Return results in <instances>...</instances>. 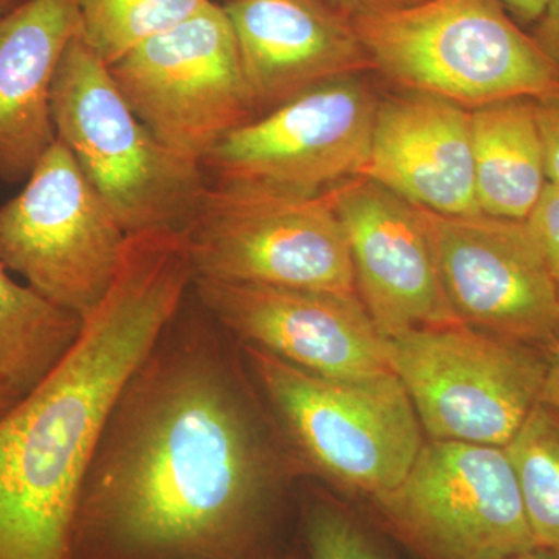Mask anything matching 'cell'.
<instances>
[{"label":"cell","mask_w":559,"mask_h":559,"mask_svg":"<svg viewBox=\"0 0 559 559\" xmlns=\"http://www.w3.org/2000/svg\"><path fill=\"white\" fill-rule=\"evenodd\" d=\"M193 299L106 419L73 559H245L270 525L293 454L253 400L223 326Z\"/></svg>","instance_id":"obj_1"},{"label":"cell","mask_w":559,"mask_h":559,"mask_svg":"<svg viewBox=\"0 0 559 559\" xmlns=\"http://www.w3.org/2000/svg\"><path fill=\"white\" fill-rule=\"evenodd\" d=\"M193 280L183 231L130 235L72 347L0 412V559H73L81 491L106 419Z\"/></svg>","instance_id":"obj_2"},{"label":"cell","mask_w":559,"mask_h":559,"mask_svg":"<svg viewBox=\"0 0 559 559\" xmlns=\"http://www.w3.org/2000/svg\"><path fill=\"white\" fill-rule=\"evenodd\" d=\"M51 114L57 139L127 235L189 229L209 189L201 165L148 130L80 32L55 76Z\"/></svg>","instance_id":"obj_3"},{"label":"cell","mask_w":559,"mask_h":559,"mask_svg":"<svg viewBox=\"0 0 559 559\" xmlns=\"http://www.w3.org/2000/svg\"><path fill=\"white\" fill-rule=\"evenodd\" d=\"M374 72L476 109L538 98L559 72L500 0H423L353 20Z\"/></svg>","instance_id":"obj_4"},{"label":"cell","mask_w":559,"mask_h":559,"mask_svg":"<svg viewBox=\"0 0 559 559\" xmlns=\"http://www.w3.org/2000/svg\"><path fill=\"white\" fill-rule=\"evenodd\" d=\"M241 348L250 378L296 462L370 498L406 477L425 440L414 404L395 373L333 380L263 349Z\"/></svg>","instance_id":"obj_5"},{"label":"cell","mask_w":559,"mask_h":559,"mask_svg":"<svg viewBox=\"0 0 559 559\" xmlns=\"http://www.w3.org/2000/svg\"><path fill=\"white\" fill-rule=\"evenodd\" d=\"M186 235L194 278L358 296L329 190L209 183Z\"/></svg>","instance_id":"obj_6"},{"label":"cell","mask_w":559,"mask_h":559,"mask_svg":"<svg viewBox=\"0 0 559 559\" xmlns=\"http://www.w3.org/2000/svg\"><path fill=\"white\" fill-rule=\"evenodd\" d=\"M384 353L432 440L506 448L546 380V349L463 323L384 337Z\"/></svg>","instance_id":"obj_7"},{"label":"cell","mask_w":559,"mask_h":559,"mask_svg":"<svg viewBox=\"0 0 559 559\" xmlns=\"http://www.w3.org/2000/svg\"><path fill=\"white\" fill-rule=\"evenodd\" d=\"M371 500L421 559H506L536 547L502 447L425 441L406 477Z\"/></svg>","instance_id":"obj_8"},{"label":"cell","mask_w":559,"mask_h":559,"mask_svg":"<svg viewBox=\"0 0 559 559\" xmlns=\"http://www.w3.org/2000/svg\"><path fill=\"white\" fill-rule=\"evenodd\" d=\"M128 237L60 139L0 205V263L81 320L112 285Z\"/></svg>","instance_id":"obj_9"},{"label":"cell","mask_w":559,"mask_h":559,"mask_svg":"<svg viewBox=\"0 0 559 559\" xmlns=\"http://www.w3.org/2000/svg\"><path fill=\"white\" fill-rule=\"evenodd\" d=\"M109 69L148 130L197 164L257 119L237 36L226 10L213 0Z\"/></svg>","instance_id":"obj_10"},{"label":"cell","mask_w":559,"mask_h":559,"mask_svg":"<svg viewBox=\"0 0 559 559\" xmlns=\"http://www.w3.org/2000/svg\"><path fill=\"white\" fill-rule=\"evenodd\" d=\"M378 105L364 75L322 84L230 132L202 171L218 186L322 193L362 173Z\"/></svg>","instance_id":"obj_11"},{"label":"cell","mask_w":559,"mask_h":559,"mask_svg":"<svg viewBox=\"0 0 559 559\" xmlns=\"http://www.w3.org/2000/svg\"><path fill=\"white\" fill-rule=\"evenodd\" d=\"M418 210L460 323L547 352L559 333V296L528 221Z\"/></svg>","instance_id":"obj_12"},{"label":"cell","mask_w":559,"mask_h":559,"mask_svg":"<svg viewBox=\"0 0 559 559\" xmlns=\"http://www.w3.org/2000/svg\"><path fill=\"white\" fill-rule=\"evenodd\" d=\"M194 296L241 345L333 378L393 373L384 336L355 294L194 278Z\"/></svg>","instance_id":"obj_13"},{"label":"cell","mask_w":559,"mask_h":559,"mask_svg":"<svg viewBox=\"0 0 559 559\" xmlns=\"http://www.w3.org/2000/svg\"><path fill=\"white\" fill-rule=\"evenodd\" d=\"M329 191L347 238L356 294L382 336L460 323L417 205L364 176Z\"/></svg>","instance_id":"obj_14"},{"label":"cell","mask_w":559,"mask_h":559,"mask_svg":"<svg viewBox=\"0 0 559 559\" xmlns=\"http://www.w3.org/2000/svg\"><path fill=\"white\" fill-rule=\"evenodd\" d=\"M257 117L305 92L374 72L355 22L329 0H226Z\"/></svg>","instance_id":"obj_15"},{"label":"cell","mask_w":559,"mask_h":559,"mask_svg":"<svg viewBox=\"0 0 559 559\" xmlns=\"http://www.w3.org/2000/svg\"><path fill=\"white\" fill-rule=\"evenodd\" d=\"M360 176L440 215H480L474 183L471 110L404 91L380 100Z\"/></svg>","instance_id":"obj_16"},{"label":"cell","mask_w":559,"mask_h":559,"mask_svg":"<svg viewBox=\"0 0 559 559\" xmlns=\"http://www.w3.org/2000/svg\"><path fill=\"white\" fill-rule=\"evenodd\" d=\"M79 0H22L0 20V180L22 182L57 140L51 91Z\"/></svg>","instance_id":"obj_17"},{"label":"cell","mask_w":559,"mask_h":559,"mask_svg":"<svg viewBox=\"0 0 559 559\" xmlns=\"http://www.w3.org/2000/svg\"><path fill=\"white\" fill-rule=\"evenodd\" d=\"M471 134L481 215L527 221L549 183L535 98L471 109Z\"/></svg>","instance_id":"obj_18"},{"label":"cell","mask_w":559,"mask_h":559,"mask_svg":"<svg viewBox=\"0 0 559 559\" xmlns=\"http://www.w3.org/2000/svg\"><path fill=\"white\" fill-rule=\"evenodd\" d=\"M83 320L20 285L0 263V384L17 399L35 389L79 337Z\"/></svg>","instance_id":"obj_19"},{"label":"cell","mask_w":559,"mask_h":559,"mask_svg":"<svg viewBox=\"0 0 559 559\" xmlns=\"http://www.w3.org/2000/svg\"><path fill=\"white\" fill-rule=\"evenodd\" d=\"M506 451L536 547L559 555V411L536 404Z\"/></svg>","instance_id":"obj_20"},{"label":"cell","mask_w":559,"mask_h":559,"mask_svg":"<svg viewBox=\"0 0 559 559\" xmlns=\"http://www.w3.org/2000/svg\"><path fill=\"white\" fill-rule=\"evenodd\" d=\"M209 0H79L80 35L108 66L167 32Z\"/></svg>","instance_id":"obj_21"},{"label":"cell","mask_w":559,"mask_h":559,"mask_svg":"<svg viewBox=\"0 0 559 559\" xmlns=\"http://www.w3.org/2000/svg\"><path fill=\"white\" fill-rule=\"evenodd\" d=\"M305 540L310 559H392L358 518L326 500L305 513Z\"/></svg>","instance_id":"obj_22"},{"label":"cell","mask_w":559,"mask_h":559,"mask_svg":"<svg viewBox=\"0 0 559 559\" xmlns=\"http://www.w3.org/2000/svg\"><path fill=\"white\" fill-rule=\"evenodd\" d=\"M527 221L549 264L559 296V190L547 183Z\"/></svg>","instance_id":"obj_23"},{"label":"cell","mask_w":559,"mask_h":559,"mask_svg":"<svg viewBox=\"0 0 559 559\" xmlns=\"http://www.w3.org/2000/svg\"><path fill=\"white\" fill-rule=\"evenodd\" d=\"M535 110L543 140L547 182L559 190V87L535 98Z\"/></svg>","instance_id":"obj_24"},{"label":"cell","mask_w":559,"mask_h":559,"mask_svg":"<svg viewBox=\"0 0 559 559\" xmlns=\"http://www.w3.org/2000/svg\"><path fill=\"white\" fill-rule=\"evenodd\" d=\"M528 35L559 72V0H549Z\"/></svg>","instance_id":"obj_25"},{"label":"cell","mask_w":559,"mask_h":559,"mask_svg":"<svg viewBox=\"0 0 559 559\" xmlns=\"http://www.w3.org/2000/svg\"><path fill=\"white\" fill-rule=\"evenodd\" d=\"M329 2L355 20V17L382 13V11L406 9L423 0H329Z\"/></svg>","instance_id":"obj_26"},{"label":"cell","mask_w":559,"mask_h":559,"mask_svg":"<svg viewBox=\"0 0 559 559\" xmlns=\"http://www.w3.org/2000/svg\"><path fill=\"white\" fill-rule=\"evenodd\" d=\"M539 403L559 411V333L547 349V371Z\"/></svg>","instance_id":"obj_27"},{"label":"cell","mask_w":559,"mask_h":559,"mask_svg":"<svg viewBox=\"0 0 559 559\" xmlns=\"http://www.w3.org/2000/svg\"><path fill=\"white\" fill-rule=\"evenodd\" d=\"M500 2L518 24H533L546 10L549 0H500Z\"/></svg>","instance_id":"obj_28"},{"label":"cell","mask_w":559,"mask_h":559,"mask_svg":"<svg viewBox=\"0 0 559 559\" xmlns=\"http://www.w3.org/2000/svg\"><path fill=\"white\" fill-rule=\"evenodd\" d=\"M506 559H559V555L555 554V551L540 549V547H535V549L527 550L524 551V554H518L514 555V557Z\"/></svg>","instance_id":"obj_29"},{"label":"cell","mask_w":559,"mask_h":559,"mask_svg":"<svg viewBox=\"0 0 559 559\" xmlns=\"http://www.w3.org/2000/svg\"><path fill=\"white\" fill-rule=\"evenodd\" d=\"M17 400V396L14 395L11 390L7 389L5 385L0 384V412L7 409L11 403Z\"/></svg>","instance_id":"obj_30"},{"label":"cell","mask_w":559,"mask_h":559,"mask_svg":"<svg viewBox=\"0 0 559 559\" xmlns=\"http://www.w3.org/2000/svg\"><path fill=\"white\" fill-rule=\"evenodd\" d=\"M21 2L22 0H0V20H2L3 16H7L10 11L16 9Z\"/></svg>","instance_id":"obj_31"},{"label":"cell","mask_w":559,"mask_h":559,"mask_svg":"<svg viewBox=\"0 0 559 559\" xmlns=\"http://www.w3.org/2000/svg\"><path fill=\"white\" fill-rule=\"evenodd\" d=\"M289 559H294V558H289Z\"/></svg>","instance_id":"obj_32"}]
</instances>
